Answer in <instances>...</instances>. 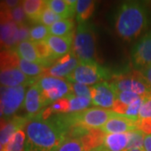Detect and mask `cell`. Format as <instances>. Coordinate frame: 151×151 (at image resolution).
Here are the masks:
<instances>
[{"label":"cell","mask_w":151,"mask_h":151,"mask_svg":"<svg viewBox=\"0 0 151 151\" xmlns=\"http://www.w3.org/2000/svg\"><path fill=\"white\" fill-rule=\"evenodd\" d=\"M24 151H56L67 135L50 117L42 119L39 114L29 119L25 127Z\"/></svg>","instance_id":"obj_1"},{"label":"cell","mask_w":151,"mask_h":151,"mask_svg":"<svg viewBox=\"0 0 151 151\" xmlns=\"http://www.w3.org/2000/svg\"><path fill=\"white\" fill-rule=\"evenodd\" d=\"M150 19L149 8L144 2H123L114 14V29L119 37L132 40L146 29Z\"/></svg>","instance_id":"obj_2"},{"label":"cell","mask_w":151,"mask_h":151,"mask_svg":"<svg viewBox=\"0 0 151 151\" xmlns=\"http://www.w3.org/2000/svg\"><path fill=\"white\" fill-rule=\"evenodd\" d=\"M113 70L98 64L96 60L79 61L73 72L66 77L70 83H80L86 86H93L97 83L112 80Z\"/></svg>","instance_id":"obj_3"},{"label":"cell","mask_w":151,"mask_h":151,"mask_svg":"<svg viewBox=\"0 0 151 151\" xmlns=\"http://www.w3.org/2000/svg\"><path fill=\"white\" fill-rule=\"evenodd\" d=\"M96 29L91 23H80L74 35L72 53L79 61L95 60Z\"/></svg>","instance_id":"obj_4"},{"label":"cell","mask_w":151,"mask_h":151,"mask_svg":"<svg viewBox=\"0 0 151 151\" xmlns=\"http://www.w3.org/2000/svg\"><path fill=\"white\" fill-rule=\"evenodd\" d=\"M116 92H132L140 97L151 94V86L145 81L138 70L128 73V70L113 71L111 81Z\"/></svg>","instance_id":"obj_5"},{"label":"cell","mask_w":151,"mask_h":151,"mask_svg":"<svg viewBox=\"0 0 151 151\" xmlns=\"http://www.w3.org/2000/svg\"><path fill=\"white\" fill-rule=\"evenodd\" d=\"M70 115L73 128L82 126L87 129H101L109 119L117 117L119 113L113 110L93 108L78 113H70Z\"/></svg>","instance_id":"obj_6"},{"label":"cell","mask_w":151,"mask_h":151,"mask_svg":"<svg viewBox=\"0 0 151 151\" xmlns=\"http://www.w3.org/2000/svg\"><path fill=\"white\" fill-rule=\"evenodd\" d=\"M36 84L41 91L45 106L72 93L70 83L62 78L42 76Z\"/></svg>","instance_id":"obj_7"},{"label":"cell","mask_w":151,"mask_h":151,"mask_svg":"<svg viewBox=\"0 0 151 151\" xmlns=\"http://www.w3.org/2000/svg\"><path fill=\"white\" fill-rule=\"evenodd\" d=\"M25 87H7L0 86V103L3 108L4 118L6 121L12 119L17 111L24 105L25 97Z\"/></svg>","instance_id":"obj_8"},{"label":"cell","mask_w":151,"mask_h":151,"mask_svg":"<svg viewBox=\"0 0 151 151\" xmlns=\"http://www.w3.org/2000/svg\"><path fill=\"white\" fill-rule=\"evenodd\" d=\"M131 56L135 70H140L151 65V30L135 44Z\"/></svg>","instance_id":"obj_9"},{"label":"cell","mask_w":151,"mask_h":151,"mask_svg":"<svg viewBox=\"0 0 151 151\" xmlns=\"http://www.w3.org/2000/svg\"><path fill=\"white\" fill-rule=\"evenodd\" d=\"M92 105L103 108H113L117 92L111 82L103 81L91 86Z\"/></svg>","instance_id":"obj_10"},{"label":"cell","mask_w":151,"mask_h":151,"mask_svg":"<svg viewBox=\"0 0 151 151\" xmlns=\"http://www.w3.org/2000/svg\"><path fill=\"white\" fill-rule=\"evenodd\" d=\"M79 64V60L70 51L69 54L60 58L50 68L45 69L44 76H50L57 78H65L70 75Z\"/></svg>","instance_id":"obj_11"},{"label":"cell","mask_w":151,"mask_h":151,"mask_svg":"<svg viewBox=\"0 0 151 151\" xmlns=\"http://www.w3.org/2000/svg\"><path fill=\"white\" fill-rule=\"evenodd\" d=\"M23 106L27 113V117L29 119L35 117L40 112H42L43 108L46 107L41 91L36 82L29 86Z\"/></svg>","instance_id":"obj_12"},{"label":"cell","mask_w":151,"mask_h":151,"mask_svg":"<svg viewBox=\"0 0 151 151\" xmlns=\"http://www.w3.org/2000/svg\"><path fill=\"white\" fill-rule=\"evenodd\" d=\"M38 80L30 78L24 74L19 68L0 70V85L7 87L31 86Z\"/></svg>","instance_id":"obj_13"},{"label":"cell","mask_w":151,"mask_h":151,"mask_svg":"<svg viewBox=\"0 0 151 151\" xmlns=\"http://www.w3.org/2000/svg\"><path fill=\"white\" fill-rule=\"evenodd\" d=\"M105 134H123L137 129L136 123L131 121L124 115L119 114L117 117L112 118L100 129Z\"/></svg>","instance_id":"obj_14"},{"label":"cell","mask_w":151,"mask_h":151,"mask_svg":"<svg viewBox=\"0 0 151 151\" xmlns=\"http://www.w3.org/2000/svg\"><path fill=\"white\" fill-rule=\"evenodd\" d=\"M73 36L68 37H59L54 35H49L45 40L48 45L49 48L51 51L52 58L54 60H57L60 58L69 54L71 49Z\"/></svg>","instance_id":"obj_15"},{"label":"cell","mask_w":151,"mask_h":151,"mask_svg":"<svg viewBox=\"0 0 151 151\" xmlns=\"http://www.w3.org/2000/svg\"><path fill=\"white\" fill-rule=\"evenodd\" d=\"M29 121V119L27 116L14 117L7 121V123L0 129V144L5 146L18 130L23 129L26 127Z\"/></svg>","instance_id":"obj_16"},{"label":"cell","mask_w":151,"mask_h":151,"mask_svg":"<svg viewBox=\"0 0 151 151\" xmlns=\"http://www.w3.org/2000/svg\"><path fill=\"white\" fill-rule=\"evenodd\" d=\"M76 0H46L45 5L61 18L72 19L76 13Z\"/></svg>","instance_id":"obj_17"},{"label":"cell","mask_w":151,"mask_h":151,"mask_svg":"<svg viewBox=\"0 0 151 151\" xmlns=\"http://www.w3.org/2000/svg\"><path fill=\"white\" fill-rule=\"evenodd\" d=\"M129 140V132L123 134H106L102 147L105 151H126Z\"/></svg>","instance_id":"obj_18"},{"label":"cell","mask_w":151,"mask_h":151,"mask_svg":"<svg viewBox=\"0 0 151 151\" xmlns=\"http://www.w3.org/2000/svg\"><path fill=\"white\" fill-rule=\"evenodd\" d=\"M19 44V25L10 21L3 25L2 45L6 49H12Z\"/></svg>","instance_id":"obj_19"},{"label":"cell","mask_w":151,"mask_h":151,"mask_svg":"<svg viewBox=\"0 0 151 151\" xmlns=\"http://www.w3.org/2000/svg\"><path fill=\"white\" fill-rule=\"evenodd\" d=\"M106 134L100 129H91L89 132L80 138L85 151H92L99 146L103 145Z\"/></svg>","instance_id":"obj_20"},{"label":"cell","mask_w":151,"mask_h":151,"mask_svg":"<svg viewBox=\"0 0 151 151\" xmlns=\"http://www.w3.org/2000/svg\"><path fill=\"white\" fill-rule=\"evenodd\" d=\"M19 57V59L24 60L29 62H35L40 65V60L38 57L36 50L34 45V42L31 40L23 41L17 45L15 48L14 49Z\"/></svg>","instance_id":"obj_21"},{"label":"cell","mask_w":151,"mask_h":151,"mask_svg":"<svg viewBox=\"0 0 151 151\" xmlns=\"http://www.w3.org/2000/svg\"><path fill=\"white\" fill-rule=\"evenodd\" d=\"M48 28L50 35L59 36V37H68V36H73L75 35L73 19H61Z\"/></svg>","instance_id":"obj_22"},{"label":"cell","mask_w":151,"mask_h":151,"mask_svg":"<svg viewBox=\"0 0 151 151\" xmlns=\"http://www.w3.org/2000/svg\"><path fill=\"white\" fill-rule=\"evenodd\" d=\"M22 7L28 19L35 23H39L40 17L45 6L43 0H24L22 1Z\"/></svg>","instance_id":"obj_23"},{"label":"cell","mask_w":151,"mask_h":151,"mask_svg":"<svg viewBox=\"0 0 151 151\" xmlns=\"http://www.w3.org/2000/svg\"><path fill=\"white\" fill-rule=\"evenodd\" d=\"M95 1L78 0L76 5V19L78 24L85 22L92 16L95 9Z\"/></svg>","instance_id":"obj_24"},{"label":"cell","mask_w":151,"mask_h":151,"mask_svg":"<svg viewBox=\"0 0 151 151\" xmlns=\"http://www.w3.org/2000/svg\"><path fill=\"white\" fill-rule=\"evenodd\" d=\"M61 113H69V103L66 97H63L51 103V105L48 106V108L45 110H42L39 115L42 119H47L51 116Z\"/></svg>","instance_id":"obj_25"},{"label":"cell","mask_w":151,"mask_h":151,"mask_svg":"<svg viewBox=\"0 0 151 151\" xmlns=\"http://www.w3.org/2000/svg\"><path fill=\"white\" fill-rule=\"evenodd\" d=\"M18 68L27 76L37 80H39L40 77L44 76L45 71V68L41 65L35 62H29L22 59H19Z\"/></svg>","instance_id":"obj_26"},{"label":"cell","mask_w":151,"mask_h":151,"mask_svg":"<svg viewBox=\"0 0 151 151\" xmlns=\"http://www.w3.org/2000/svg\"><path fill=\"white\" fill-rule=\"evenodd\" d=\"M19 57L14 48L0 50V70L18 68Z\"/></svg>","instance_id":"obj_27"},{"label":"cell","mask_w":151,"mask_h":151,"mask_svg":"<svg viewBox=\"0 0 151 151\" xmlns=\"http://www.w3.org/2000/svg\"><path fill=\"white\" fill-rule=\"evenodd\" d=\"M69 103V113H78L86 109L87 107L92 105V99L86 97H77L74 94L70 93L66 96Z\"/></svg>","instance_id":"obj_28"},{"label":"cell","mask_w":151,"mask_h":151,"mask_svg":"<svg viewBox=\"0 0 151 151\" xmlns=\"http://www.w3.org/2000/svg\"><path fill=\"white\" fill-rule=\"evenodd\" d=\"M26 134L23 129L18 130L4 146V151H24Z\"/></svg>","instance_id":"obj_29"},{"label":"cell","mask_w":151,"mask_h":151,"mask_svg":"<svg viewBox=\"0 0 151 151\" xmlns=\"http://www.w3.org/2000/svg\"><path fill=\"white\" fill-rule=\"evenodd\" d=\"M129 145L126 149V151L136 150V149L143 150L145 134L139 129L130 131L129 132Z\"/></svg>","instance_id":"obj_30"},{"label":"cell","mask_w":151,"mask_h":151,"mask_svg":"<svg viewBox=\"0 0 151 151\" xmlns=\"http://www.w3.org/2000/svg\"><path fill=\"white\" fill-rule=\"evenodd\" d=\"M61 19H64L63 18H61L59 15H57L56 14H55L53 11H51L49 9L47 6H45L43 11L41 13V15L40 17V20L39 23L41 24H43L45 26L50 27L52 24H55L56 22L60 21Z\"/></svg>","instance_id":"obj_31"},{"label":"cell","mask_w":151,"mask_h":151,"mask_svg":"<svg viewBox=\"0 0 151 151\" xmlns=\"http://www.w3.org/2000/svg\"><path fill=\"white\" fill-rule=\"evenodd\" d=\"M50 35L49 28L43 24H36L30 29L29 32V40L32 42H38L45 40Z\"/></svg>","instance_id":"obj_32"},{"label":"cell","mask_w":151,"mask_h":151,"mask_svg":"<svg viewBox=\"0 0 151 151\" xmlns=\"http://www.w3.org/2000/svg\"><path fill=\"white\" fill-rule=\"evenodd\" d=\"M142 103H143V97H140L132 103H130L128 106L127 111L124 114V116L131 121L137 123L139 120V110H140Z\"/></svg>","instance_id":"obj_33"},{"label":"cell","mask_w":151,"mask_h":151,"mask_svg":"<svg viewBox=\"0 0 151 151\" xmlns=\"http://www.w3.org/2000/svg\"><path fill=\"white\" fill-rule=\"evenodd\" d=\"M56 151H85L79 139H67Z\"/></svg>","instance_id":"obj_34"},{"label":"cell","mask_w":151,"mask_h":151,"mask_svg":"<svg viewBox=\"0 0 151 151\" xmlns=\"http://www.w3.org/2000/svg\"><path fill=\"white\" fill-rule=\"evenodd\" d=\"M71 85V90H72V94H74L77 97H86V98H91L92 99V95H91V86L80 84V83H70Z\"/></svg>","instance_id":"obj_35"},{"label":"cell","mask_w":151,"mask_h":151,"mask_svg":"<svg viewBox=\"0 0 151 151\" xmlns=\"http://www.w3.org/2000/svg\"><path fill=\"white\" fill-rule=\"evenodd\" d=\"M151 119V94L143 97V103L140 107L139 119Z\"/></svg>","instance_id":"obj_36"},{"label":"cell","mask_w":151,"mask_h":151,"mask_svg":"<svg viewBox=\"0 0 151 151\" xmlns=\"http://www.w3.org/2000/svg\"><path fill=\"white\" fill-rule=\"evenodd\" d=\"M21 4L19 6H17L16 8L11 9L12 21L14 22L18 25L25 24V20H26V14H25L24 9H23Z\"/></svg>","instance_id":"obj_37"},{"label":"cell","mask_w":151,"mask_h":151,"mask_svg":"<svg viewBox=\"0 0 151 151\" xmlns=\"http://www.w3.org/2000/svg\"><path fill=\"white\" fill-rule=\"evenodd\" d=\"M140 96L132 92H117V99L121 103H124L126 105H129L136 99H138Z\"/></svg>","instance_id":"obj_38"},{"label":"cell","mask_w":151,"mask_h":151,"mask_svg":"<svg viewBox=\"0 0 151 151\" xmlns=\"http://www.w3.org/2000/svg\"><path fill=\"white\" fill-rule=\"evenodd\" d=\"M10 21H12L11 9L2 1L0 2V24H5Z\"/></svg>","instance_id":"obj_39"},{"label":"cell","mask_w":151,"mask_h":151,"mask_svg":"<svg viewBox=\"0 0 151 151\" xmlns=\"http://www.w3.org/2000/svg\"><path fill=\"white\" fill-rule=\"evenodd\" d=\"M136 126L137 129L140 130L145 135L151 134V119H139Z\"/></svg>","instance_id":"obj_40"},{"label":"cell","mask_w":151,"mask_h":151,"mask_svg":"<svg viewBox=\"0 0 151 151\" xmlns=\"http://www.w3.org/2000/svg\"><path fill=\"white\" fill-rule=\"evenodd\" d=\"M30 29L26 24L19 25V43L29 40Z\"/></svg>","instance_id":"obj_41"},{"label":"cell","mask_w":151,"mask_h":151,"mask_svg":"<svg viewBox=\"0 0 151 151\" xmlns=\"http://www.w3.org/2000/svg\"><path fill=\"white\" fill-rule=\"evenodd\" d=\"M127 108H128V105L121 103L120 101H119V100L116 98V100H115V102H114V104H113V108H112V110H113L114 113L124 115L125 113H126V111H127Z\"/></svg>","instance_id":"obj_42"},{"label":"cell","mask_w":151,"mask_h":151,"mask_svg":"<svg viewBox=\"0 0 151 151\" xmlns=\"http://www.w3.org/2000/svg\"><path fill=\"white\" fill-rule=\"evenodd\" d=\"M138 71L140 73V75L145 79V81L151 86V65L147 66L145 68L140 70H138Z\"/></svg>","instance_id":"obj_43"},{"label":"cell","mask_w":151,"mask_h":151,"mask_svg":"<svg viewBox=\"0 0 151 151\" xmlns=\"http://www.w3.org/2000/svg\"><path fill=\"white\" fill-rule=\"evenodd\" d=\"M143 150L144 151H151V134L145 135Z\"/></svg>","instance_id":"obj_44"},{"label":"cell","mask_w":151,"mask_h":151,"mask_svg":"<svg viewBox=\"0 0 151 151\" xmlns=\"http://www.w3.org/2000/svg\"><path fill=\"white\" fill-rule=\"evenodd\" d=\"M4 2L10 9H13L16 8L17 6H19L21 4V2L18 1V0H6V1H4Z\"/></svg>","instance_id":"obj_45"},{"label":"cell","mask_w":151,"mask_h":151,"mask_svg":"<svg viewBox=\"0 0 151 151\" xmlns=\"http://www.w3.org/2000/svg\"><path fill=\"white\" fill-rule=\"evenodd\" d=\"M3 117H4V112H3V108H2V105L0 103V120L3 119Z\"/></svg>","instance_id":"obj_46"},{"label":"cell","mask_w":151,"mask_h":151,"mask_svg":"<svg viewBox=\"0 0 151 151\" xmlns=\"http://www.w3.org/2000/svg\"><path fill=\"white\" fill-rule=\"evenodd\" d=\"M3 25L0 24V45H2V29H3Z\"/></svg>","instance_id":"obj_47"},{"label":"cell","mask_w":151,"mask_h":151,"mask_svg":"<svg viewBox=\"0 0 151 151\" xmlns=\"http://www.w3.org/2000/svg\"><path fill=\"white\" fill-rule=\"evenodd\" d=\"M4 146L0 144V151H4Z\"/></svg>","instance_id":"obj_48"}]
</instances>
